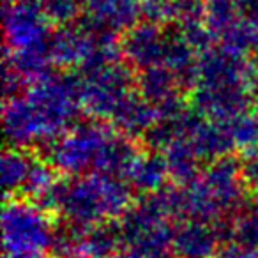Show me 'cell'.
I'll use <instances>...</instances> for the list:
<instances>
[{"label": "cell", "instance_id": "cell-1", "mask_svg": "<svg viewBox=\"0 0 258 258\" xmlns=\"http://www.w3.org/2000/svg\"><path fill=\"white\" fill-rule=\"evenodd\" d=\"M46 198L75 221L87 223L120 212L127 204V191L117 180L99 177L71 184H53Z\"/></svg>", "mask_w": 258, "mask_h": 258}, {"label": "cell", "instance_id": "cell-2", "mask_svg": "<svg viewBox=\"0 0 258 258\" xmlns=\"http://www.w3.org/2000/svg\"><path fill=\"white\" fill-rule=\"evenodd\" d=\"M4 237L9 258H43L51 232L44 216L27 204H11L4 211Z\"/></svg>", "mask_w": 258, "mask_h": 258}, {"label": "cell", "instance_id": "cell-3", "mask_svg": "<svg viewBox=\"0 0 258 258\" xmlns=\"http://www.w3.org/2000/svg\"><path fill=\"white\" fill-rule=\"evenodd\" d=\"M46 20L41 0H15L6 15L9 41L20 50L37 46L46 34Z\"/></svg>", "mask_w": 258, "mask_h": 258}, {"label": "cell", "instance_id": "cell-4", "mask_svg": "<svg viewBox=\"0 0 258 258\" xmlns=\"http://www.w3.org/2000/svg\"><path fill=\"white\" fill-rule=\"evenodd\" d=\"M90 80L83 89V101L90 110L97 113L115 111L120 103L125 99V87H127V76L122 68H110V66H99L92 68Z\"/></svg>", "mask_w": 258, "mask_h": 258}, {"label": "cell", "instance_id": "cell-5", "mask_svg": "<svg viewBox=\"0 0 258 258\" xmlns=\"http://www.w3.org/2000/svg\"><path fill=\"white\" fill-rule=\"evenodd\" d=\"M108 138L110 137L97 127H82L55 149V165L66 170H82L87 165L97 166Z\"/></svg>", "mask_w": 258, "mask_h": 258}, {"label": "cell", "instance_id": "cell-6", "mask_svg": "<svg viewBox=\"0 0 258 258\" xmlns=\"http://www.w3.org/2000/svg\"><path fill=\"white\" fill-rule=\"evenodd\" d=\"M85 8L94 25L104 30L125 29L144 11L142 0H87Z\"/></svg>", "mask_w": 258, "mask_h": 258}, {"label": "cell", "instance_id": "cell-7", "mask_svg": "<svg viewBox=\"0 0 258 258\" xmlns=\"http://www.w3.org/2000/svg\"><path fill=\"white\" fill-rule=\"evenodd\" d=\"M214 244L216 233L202 221H187L173 235V249L184 258H207Z\"/></svg>", "mask_w": 258, "mask_h": 258}, {"label": "cell", "instance_id": "cell-8", "mask_svg": "<svg viewBox=\"0 0 258 258\" xmlns=\"http://www.w3.org/2000/svg\"><path fill=\"white\" fill-rule=\"evenodd\" d=\"M163 48H165V39H161L158 30L149 23L131 30L125 43L129 60L138 66H152L158 58L163 57Z\"/></svg>", "mask_w": 258, "mask_h": 258}, {"label": "cell", "instance_id": "cell-9", "mask_svg": "<svg viewBox=\"0 0 258 258\" xmlns=\"http://www.w3.org/2000/svg\"><path fill=\"white\" fill-rule=\"evenodd\" d=\"M129 179L133 180V184L142 189H156L161 186L163 177L168 173V165L165 159L161 158H152V156H145V158H135V161L129 166Z\"/></svg>", "mask_w": 258, "mask_h": 258}, {"label": "cell", "instance_id": "cell-10", "mask_svg": "<svg viewBox=\"0 0 258 258\" xmlns=\"http://www.w3.org/2000/svg\"><path fill=\"white\" fill-rule=\"evenodd\" d=\"M117 124L125 131H142L151 125L152 110L145 101L137 97H125L120 106L115 110Z\"/></svg>", "mask_w": 258, "mask_h": 258}, {"label": "cell", "instance_id": "cell-11", "mask_svg": "<svg viewBox=\"0 0 258 258\" xmlns=\"http://www.w3.org/2000/svg\"><path fill=\"white\" fill-rule=\"evenodd\" d=\"M173 76L165 69H151L145 73L144 94L147 99L168 104L173 101Z\"/></svg>", "mask_w": 258, "mask_h": 258}, {"label": "cell", "instance_id": "cell-12", "mask_svg": "<svg viewBox=\"0 0 258 258\" xmlns=\"http://www.w3.org/2000/svg\"><path fill=\"white\" fill-rule=\"evenodd\" d=\"M195 149H189L187 145H180L177 142H172V149L168 151L166 165H168V173L175 175L177 179H189L193 177L197 170V161H195Z\"/></svg>", "mask_w": 258, "mask_h": 258}, {"label": "cell", "instance_id": "cell-13", "mask_svg": "<svg viewBox=\"0 0 258 258\" xmlns=\"http://www.w3.org/2000/svg\"><path fill=\"white\" fill-rule=\"evenodd\" d=\"M32 165L23 158L20 152H9L2 161V175H4V187L13 189L22 184H27Z\"/></svg>", "mask_w": 258, "mask_h": 258}, {"label": "cell", "instance_id": "cell-14", "mask_svg": "<svg viewBox=\"0 0 258 258\" xmlns=\"http://www.w3.org/2000/svg\"><path fill=\"white\" fill-rule=\"evenodd\" d=\"M122 232H115L110 226H101V228L94 230L87 235V240H83V244L87 246V249L96 256H106L113 246L117 244V240L120 239Z\"/></svg>", "mask_w": 258, "mask_h": 258}, {"label": "cell", "instance_id": "cell-15", "mask_svg": "<svg viewBox=\"0 0 258 258\" xmlns=\"http://www.w3.org/2000/svg\"><path fill=\"white\" fill-rule=\"evenodd\" d=\"M44 13L55 22H68L75 18L82 8L87 6V0H41Z\"/></svg>", "mask_w": 258, "mask_h": 258}, {"label": "cell", "instance_id": "cell-16", "mask_svg": "<svg viewBox=\"0 0 258 258\" xmlns=\"http://www.w3.org/2000/svg\"><path fill=\"white\" fill-rule=\"evenodd\" d=\"M232 140L240 145H251L258 140V124L253 118L239 117L230 127Z\"/></svg>", "mask_w": 258, "mask_h": 258}, {"label": "cell", "instance_id": "cell-17", "mask_svg": "<svg viewBox=\"0 0 258 258\" xmlns=\"http://www.w3.org/2000/svg\"><path fill=\"white\" fill-rule=\"evenodd\" d=\"M216 258H256V254H254L253 247L240 244V246H228V247H225V249L219 251Z\"/></svg>", "mask_w": 258, "mask_h": 258}, {"label": "cell", "instance_id": "cell-18", "mask_svg": "<svg viewBox=\"0 0 258 258\" xmlns=\"http://www.w3.org/2000/svg\"><path fill=\"white\" fill-rule=\"evenodd\" d=\"M235 4L240 15L246 16L249 22L258 20V0H237Z\"/></svg>", "mask_w": 258, "mask_h": 258}, {"label": "cell", "instance_id": "cell-19", "mask_svg": "<svg viewBox=\"0 0 258 258\" xmlns=\"http://www.w3.org/2000/svg\"><path fill=\"white\" fill-rule=\"evenodd\" d=\"M244 179L258 186V156L256 158H251L246 163V166H244Z\"/></svg>", "mask_w": 258, "mask_h": 258}, {"label": "cell", "instance_id": "cell-20", "mask_svg": "<svg viewBox=\"0 0 258 258\" xmlns=\"http://www.w3.org/2000/svg\"><path fill=\"white\" fill-rule=\"evenodd\" d=\"M11 2H15V0H6V4H11Z\"/></svg>", "mask_w": 258, "mask_h": 258}, {"label": "cell", "instance_id": "cell-21", "mask_svg": "<svg viewBox=\"0 0 258 258\" xmlns=\"http://www.w3.org/2000/svg\"><path fill=\"white\" fill-rule=\"evenodd\" d=\"M99 258H106V256H99Z\"/></svg>", "mask_w": 258, "mask_h": 258}]
</instances>
